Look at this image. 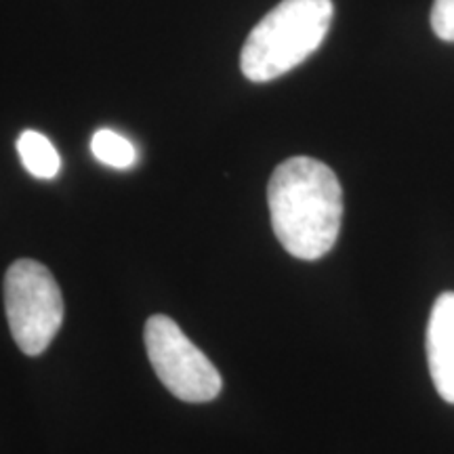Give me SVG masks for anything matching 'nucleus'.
<instances>
[{
    "label": "nucleus",
    "mask_w": 454,
    "mask_h": 454,
    "mask_svg": "<svg viewBox=\"0 0 454 454\" xmlns=\"http://www.w3.org/2000/svg\"><path fill=\"white\" fill-rule=\"evenodd\" d=\"M17 154L26 170L36 179H53L61 168V156L38 130H24L17 139Z\"/></svg>",
    "instance_id": "obj_6"
},
{
    "label": "nucleus",
    "mask_w": 454,
    "mask_h": 454,
    "mask_svg": "<svg viewBox=\"0 0 454 454\" xmlns=\"http://www.w3.org/2000/svg\"><path fill=\"white\" fill-rule=\"evenodd\" d=\"M274 234L284 251L316 261L337 242L343 219V190L325 162L294 156L278 164L268 185Z\"/></svg>",
    "instance_id": "obj_1"
},
{
    "label": "nucleus",
    "mask_w": 454,
    "mask_h": 454,
    "mask_svg": "<svg viewBox=\"0 0 454 454\" xmlns=\"http://www.w3.org/2000/svg\"><path fill=\"white\" fill-rule=\"evenodd\" d=\"M333 0H282L248 34L240 70L251 82H270L303 64L325 43Z\"/></svg>",
    "instance_id": "obj_2"
},
{
    "label": "nucleus",
    "mask_w": 454,
    "mask_h": 454,
    "mask_svg": "<svg viewBox=\"0 0 454 454\" xmlns=\"http://www.w3.org/2000/svg\"><path fill=\"white\" fill-rule=\"evenodd\" d=\"M427 362L431 381L454 404V293H442L431 308L427 325Z\"/></svg>",
    "instance_id": "obj_5"
},
{
    "label": "nucleus",
    "mask_w": 454,
    "mask_h": 454,
    "mask_svg": "<svg viewBox=\"0 0 454 454\" xmlns=\"http://www.w3.org/2000/svg\"><path fill=\"white\" fill-rule=\"evenodd\" d=\"M4 311L17 348L41 356L64 322L59 284L38 261H15L4 276Z\"/></svg>",
    "instance_id": "obj_3"
},
{
    "label": "nucleus",
    "mask_w": 454,
    "mask_h": 454,
    "mask_svg": "<svg viewBox=\"0 0 454 454\" xmlns=\"http://www.w3.org/2000/svg\"><path fill=\"white\" fill-rule=\"evenodd\" d=\"M431 27L442 41L454 43V0H434Z\"/></svg>",
    "instance_id": "obj_8"
},
{
    "label": "nucleus",
    "mask_w": 454,
    "mask_h": 454,
    "mask_svg": "<svg viewBox=\"0 0 454 454\" xmlns=\"http://www.w3.org/2000/svg\"><path fill=\"white\" fill-rule=\"evenodd\" d=\"M145 349L156 377L170 394L192 404L211 402L221 394V374L213 362L187 339L168 316L145 322Z\"/></svg>",
    "instance_id": "obj_4"
},
{
    "label": "nucleus",
    "mask_w": 454,
    "mask_h": 454,
    "mask_svg": "<svg viewBox=\"0 0 454 454\" xmlns=\"http://www.w3.org/2000/svg\"><path fill=\"white\" fill-rule=\"evenodd\" d=\"M90 150H93V156L98 158L101 164L112 168H130L135 160H137V150H135V145L112 129H99L98 133L93 135V139H90Z\"/></svg>",
    "instance_id": "obj_7"
}]
</instances>
